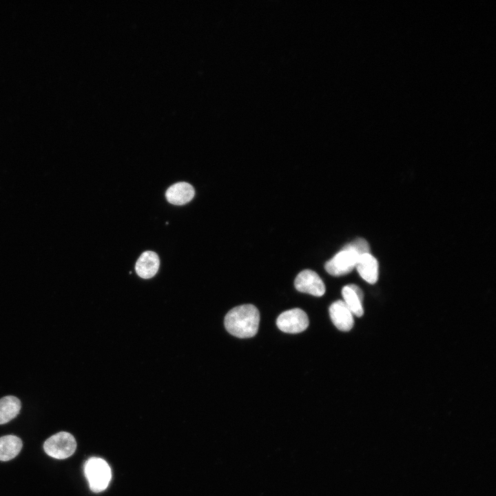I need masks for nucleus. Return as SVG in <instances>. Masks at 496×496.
Segmentation results:
<instances>
[{"label":"nucleus","instance_id":"1","mask_svg":"<svg viewBox=\"0 0 496 496\" xmlns=\"http://www.w3.org/2000/svg\"><path fill=\"white\" fill-rule=\"evenodd\" d=\"M260 313L253 304H246L231 309L225 316L226 330L239 338L254 336L258 330Z\"/></svg>","mask_w":496,"mask_h":496},{"label":"nucleus","instance_id":"2","mask_svg":"<svg viewBox=\"0 0 496 496\" xmlns=\"http://www.w3.org/2000/svg\"><path fill=\"white\" fill-rule=\"evenodd\" d=\"M84 474L94 493L105 490L112 478L111 468L105 460L92 457L84 464Z\"/></svg>","mask_w":496,"mask_h":496},{"label":"nucleus","instance_id":"3","mask_svg":"<svg viewBox=\"0 0 496 496\" xmlns=\"http://www.w3.org/2000/svg\"><path fill=\"white\" fill-rule=\"evenodd\" d=\"M360 256L349 242L325 263L324 268L330 275L334 276L347 274L355 267Z\"/></svg>","mask_w":496,"mask_h":496},{"label":"nucleus","instance_id":"4","mask_svg":"<svg viewBox=\"0 0 496 496\" xmlns=\"http://www.w3.org/2000/svg\"><path fill=\"white\" fill-rule=\"evenodd\" d=\"M76 448V442L74 436L65 431L59 432L45 440L43 444L44 451L49 456L63 459L74 454Z\"/></svg>","mask_w":496,"mask_h":496},{"label":"nucleus","instance_id":"5","mask_svg":"<svg viewBox=\"0 0 496 496\" xmlns=\"http://www.w3.org/2000/svg\"><path fill=\"white\" fill-rule=\"evenodd\" d=\"M309 321L307 313L299 308L291 309L280 313L277 318L278 328L287 333H298L304 331Z\"/></svg>","mask_w":496,"mask_h":496},{"label":"nucleus","instance_id":"6","mask_svg":"<svg viewBox=\"0 0 496 496\" xmlns=\"http://www.w3.org/2000/svg\"><path fill=\"white\" fill-rule=\"evenodd\" d=\"M296 289L302 293H307L320 297L325 293V285L317 273L311 269L300 272L294 280Z\"/></svg>","mask_w":496,"mask_h":496},{"label":"nucleus","instance_id":"7","mask_svg":"<svg viewBox=\"0 0 496 496\" xmlns=\"http://www.w3.org/2000/svg\"><path fill=\"white\" fill-rule=\"evenodd\" d=\"M333 324L340 331H349L354 324L353 315L343 300L333 302L329 307Z\"/></svg>","mask_w":496,"mask_h":496},{"label":"nucleus","instance_id":"8","mask_svg":"<svg viewBox=\"0 0 496 496\" xmlns=\"http://www.w3.org/2000/svg\"><path fill=\"white\" fill-rule=\"evenodd\" d=\"M194 194V189L189 183L178 182L167 189L165 196L169 203L181 205L192 200Z\"/></svg>","mask_w":496,"mask_h":496},{"label":"nucleus","instance_id":"9","mask_svg":"<svg viewBox=\"0 0 496 496\" xmlns=\"http://www.w3.org/2000/svg\"><path fill=\"white\" fill-rule=\"evenodd\" d=\"M344 302L353 316L360 317L364 313L362 302L364 294L362 289L355 285H348L342 289Z\"/></svg>","mask_w":496,"mask_h":496},{"label":"nucleus","instance_id":"10","mask_svg":"<svg viewBox=\"0 0 496 496\" xmlns=\"http://www.w3.org/2000/svg\"><path fill=\"white\" fill-rule=\"evenodd\" d=\"M158 255L151 251L143 252L136 262L135 270L138 276L148 279L156 275L159 268Z\"/></svg>","mask_w":496,"mask_h":496},{"label":"nucleus","instance_id":"11","mask_svg":"<svg viewBox=\"0 0 496 496\" xmlns=\"http://www.w3.org/2000/svg\"><path fill=\"white\" fill-rule=\"evenodd\" d=\"M355 268L360 276L367 282L374 284L378 279V262L371 253L361 255Z\"/></svg>","mask_w":496,"mask_h":496},{"label":"nucleus","instance_id":"12","mask_svg":"<svg viewBox=\"0 0 496 496\" xmlns=\"http://www.w3.org/2000/svg\"><path fill=\"white\" fill-rule=\"evenodd\" d=\"M23 443L16 435H7L0 437V461L14 458L21 451Z\"/></svg>","mask_w":496,"mask_h":496},{"label":"nucleus","instance_id":"13","mask_svg":"<svg viewBox=\"0 0 496 496\" xmlns=\"http://www.w3.org/2000/svg\"><path fill=\"white\" fill-rule=\"evenodd\" d=\"M20 400L12 395L0 399V424L8 423L14 419L21 409Z\"/></svg>","mask_w":496,"mask_h":496}]
</instances>
